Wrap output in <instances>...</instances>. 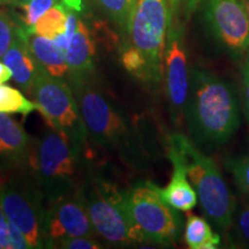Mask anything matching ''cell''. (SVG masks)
Wrapping results in <instances>:
<instances>
[{
    "label": "cell",
    "mask_w": 249,
    "mask_h": 249,
    "mask_svg": "<svg viewBox=\"0 0 249 249\" xmlns=\"http://www.w3.org/2000/svg\"><path fill=\"white\" fill-rule=\"evenodd\" d=\"M191 140L198 148L225 144L240 127V114L231 86L213 71L194 67L183 107Z\"/></svg>",
    "instance_id": "1"
},
{
    "label": "cell",
    "mask_w": 249,
    "mask_h": 249,
    "mask_svg": "<svg viewBox=\"0 0 249 249\" xmlns=\"http://www.w3.org/2000/svg\"><path fill=\"white\" fill-rule=\"evenodd\" d=\"M88 138L99 147L113 151L124 163H142L141 143L126 113L96 83L95 76L70 81Z\"/></svg>",
    "instance_id": "2"
},
{
    "label": "cell",
    "mask_w": 249,
    "mask_h": 249,
    "mask_svg": "<svg viewBox=\"0 0 249 249\" xmlns=\"http://www.w3.org/2000/svg\"><path fill=\"white\" fill-rule=\"evenodd\" d=\"M167 152L178 156L194 187L205 217L220 231L233 225L235 200L213 158L182 134H171Z\"/></svg>",
    "instance_id": "3"
},
{
    "label": "cell",
    "mask_w": 249,
    "mask_h": 249,
    "mask_svg": "<svg viewBox=\"0 0 249 249\" xmlns=\"http://www.w3.org/2000/svg\"><path fill=\"white\" fill-rule=\"evenodd\" d=\"M83 149L66 134L53 128L34 140L28 169L44 194L45 201L75 191L81 186Z\"/></svg>",
    "instance_id": "4"
},
{
    "label": "cell",
    "mask_w": 249,
    "mask_h": 249,
    "mask_svg": "<svg viewBox=\"0 0 249 249\" xmlns=\"http://www.w3.org/2000/svg\"><path fill=\"white\" fill-rule=\"evenodd\" d=\"M83 200L96 233L108 244H139L129 219L124 192L99 174L87 171L81 182Z\"/></svg>",
    "instance_id": "5"
},
{
    "label": "cell",
    "mask_w": 249,
    "mask_h": 249,
    "mask_svg": "<svg viewBox=\"0 0 249 249\" xmlns=\"http://www.w3.org/2000/svg\"><path fill=\"white\" fill-rule=\"evenodd\" d=\"M124 195L139 244L170 246L178 241L182 231V219L178 210L161 198L157 186L150 181L138 182L124 191Z\"/></svg>",
    "instance_id": "6"
},
{
    "label": "cell",
    "mask_w": 249,
    "mask_h": 249,
    "mask_svg": "<svg viewBox=\"0 0 249 249\" xmlns=\"http://www.w3.org/2000/svg\"><path fill=\"white\" fill-rule=\"evenodd\" d=\"M30 97L52 128L66 134L80 147H87L88 132L70 83L60 77L50 75L39 67Z\"/></svg>",
    "instance_id": "7"
},
{
    "label": "cell",
    "mask_w": 249,
    "mask_h": 249,
    "mask_svg": "<svg viewBox=\"0 0 249 249\" xmlns=\"http://www.w3.org/2000/svg\"><path fill=\"white\" fill-rule=\"evenodd\" d=\"M171 18L169 0H138L130 20L126 44L147 59L154 83L163 79V62Z\"/></svg>",
    "instance_id": "8"
},
{
    "label": "cell",
    "mask_w": 249,
    "mask_h": 249,
    "mask_svg": "<svg viewBox=\"0 0 249 249\" xmlns=\"http://www.w3.org/2000/svg\"><path fill=\"white\" fill-rule=\"evenodd\" d=\"M0 205L30 248H46L45 196L35 180L13 179L0 186Z\"/></svg>",
    "instance_id": "9"
},
{
    "label": "cell",
    "mask_w": 249,
    "mask_h": 249,
    "mask_svg": "<svg viewBox=\"0 0 249 249\" xmlns=\"http://www.w3.org/2000/svg\"><path fill=\"white\" fill-rule=\"evenodd\" d=\"M204 17L211 34L231 57H247L249 17L242 0H207Z\"/></svg>",
    "instance_id": "10"
},
{
    "label": "cell",
    "mask_w": 249,
    "mask_h": 249,
    "mask_svg": "<svg viewBox=\"0 0 249 249\" xmlns=\"http://www.w3.org/2000/svg\"><path fill=\"white\" fill-rule=\"evenodd\" d=\"M46 248L67 236H95L81 186L75 191L45 201Z\"/></svg>",
    "instance_id": "11"
},
{
    "label": "cell",
    "mask_w": 249,
    "mask_h": 249,
    "mask_svg": "<svg viewBox=\"0 0 249 249\" xmlns=\"http://www.w3.org/2000/svg\"><path fill=\"white\" fill-rule=\"evenodd\" d=\"M189 75L191 70L187 60L183 29L179 23V15L171 12L164 52L163 79L167 101L176 116L183 113L189 89Z\"/></svg>",
    "instance_id": "12"
},
{
    "label": "cell",
    "mask_w": 249,
    "mask_h": 249,
    "mask_svg": "<svg viewBox=\"0 0 249 249\" xmlns=\"http://www.w3.org/2000/svg\"><path fill=\"white\" fill-rule=\"evenodd\" d=\"M34 140L18 121L0 112V157L12 166L28 169Z\"/></svg>",
    "instance_id": "13"
},
{
    "label": "cell",
    "mask_w": 249,
    "mask_h": 249,
    "mask_svg": "<svg viewBox=\"0 0 249 249\" xmlns=\"http://www.w3.org/2000/svg\"><path fill=\"white\" fill-rule=\"evenodd\" d=\"M68 66V82L95 76V45L89 28L79 20L75 34L65 52Z\"/></svg>",
    "instance_id": "14"
},
{
    "label": "cell",
    "mask_w": 249,
    "mask_h": 249,
    "mask_svg": "<svg viewBox=\"0 0 249 249\" xmlns=\"http://www.w3.org/2000/svg\"><path fill=\"white\" fill-rule=\"evenodd\" d=\"M1 60L12 71L13 79L17 85L30 97L31 89H33V85L35 82L39 67L23 38L20 26H18L17 36H15L11 48L8 49Z\"/></svg>",
    "instance_id": "15"
},
{
    "label": "cell",
    "mask_w": 249,
    "mask_h": 249,
    "mask_svg": "<svg viewBox=\"0 0 249 249\" xmlns=\"http://www.w3.org/2000/svg\"><path fill=\"white\" fill-rule=\"evenodd\" d=\"M167 156L173 166L172 177L170 182L163 188L157 186V191L170 207L178 211H191L197 204V194L189 182L185 166L178 156L172 152H167Z\"/></svg>",
    "instance_id": "16"
},
{
    "label": "cell",
    "mask_w": 249,
    "mask_h": 249,
    "mask_svg": "<svg viewBox=\"0 0 249 249\" xmlns=\"http://www.w3.org/2000/svg\"><path fill=\"white\" fill-rule=\"evenodd\" d=\"M21 31L37 65L48 71L50 75L64 79L68 73L64 50L59 48L52 39L40 36L34 31L23 28H21Z\"/></svg>",
    "instance_id": "17"
},
{
    "label": "cell",
    "mask_w": 249,
    "mask_h": 249,
    "mask_svg": "<svg viewBox=\"0 0 249 249\" xmlns=\"http://www.w3.org/2000/svg\"><path fill=\"white\" fill-rule=\"evenodd\" d=\"M183 240L191 249H216L220 247V235L203 217L188 214L183 229Z\"/></svg>",
    "instance_id": "18"
},
{
    "label": "cell",
    "mask_w": 249,
    "mask_h": 249,
    "mask_svg": "<svg viewBox=\"0 0 249 249\" xmlns=\"http://www.w3.org/2000/svg\"><path fill=\"white\" fill-rule=\"evenodd\" d=\"M68 9L64 5L58 4L50 8L46 13L39 18L31 30L49 39H55L66 31Z\"/></svg>",
    "instance_id": "19"
},
{
    "label": "cell",
    "mask_w": 249,
    "mask_h": 249,
    "mask_svg": "<svg viewBox=\"0 0 249 249\" xmlns=\"http://www.w3.org/2000/svg\"><path fill=\"white\" fill-rule=\"evenodd\" d=\"M138 0H96L97 5L117 24L124 34H128L130 20Z\"/></svg>",
    "instance_id": "20"
},
{
    "label": "cell",
    "mask_w": 249,
    "mask_h": 249,
    "mask_svg": "<svg viewBox=\"0 0 249 249\" xmlns=\"http://www.w3.org/2000/svg\"><path fill=\"white\" fill-rule=\"evenodd\" d=\"M13 4L21 11V14L18 15L20 20L18 26L23 29H31L43 14L60 2L59 0H18Z\"/></svg>",
    "instance_id": "21"
},
{
    "label": "cell",
    "mask_w": 249,
    "mask_h": 249,
    "mask_svg": "<svg viewBox=\"0 0 249 249\" xmlns=\"http://www.w3.org/2000/svg\"><path fill=\"white\" fill-rule=\"evenodd\" d=\"M120 59L124 70L129 71L132 75L138 77L139 80L144 81V82L154 83L147 59L138 49L129 44H124L123 50H121Z\"/></svg>",
    "instance_id": "22"
},
{
    "label": "cell",
    "mask_w": 249,
    "mask_h": 249,
    "mask_svg": "<svg viewBox=\"0 0 249 249\" xmlns=\"http://www.w3.org/2000/svg\"><path fill=\"white\" fill-rule=\"evenodd\" d=\"M239 189L249 197V155L227 161Z\"/></svg>",
    "instance_id": "23"
},
{
    "label": "cell",
    "mask_w": 249,
    "mask_h": 249,
    "mask_svg": "<svg viewBox=\"0 0 249 249\" xmlns=\"http://www.w3.org/2000/svg\"><path fill=\"white\" fill-rule=\"evenodd\" d=\"M18 24L5 11H0V59H2L17 36Z\"/></svg>",
    "instance_id": "24"
},
{
    "label": "cell",
    "mask_w": 249,
    "mask_h": 249,
    "mask_svg": "<svg viewBox=\"0 0 249 249\" xmlns=\"http://www.w3.org/2000/svg\"><path fill=\"white\" fill-rule=\"evenodd\" d=\"M51 247L66 249H99L101 244L93 239V236H67L54 241Z\"/></svg>",
    "instance_id": "25"
},
{
    "label": "cell",
    "mask_w": 249,
    "mask_h": 249,
    "mask_svg": "<svg viewBox=\"0 0 249 249\" xmlns=\"http://www.w3.org/2000/svg\"><path fill=\"white\" fill-rule=\"evenodd\" d=\"M233 223H235L236 235L246 245H249V203L244 204L234 213Z\"/></svg>",
    "instance_id": "26"
},
{
    "label": "cell",
    "mask_w": 249,
    "mask_h": 249,
    "mask_svg": "<svg viewBox=\"0 0 249 249\" xmlns=\"http://www.w3.org/2000/svg\"><path fill=\"white\" fill-rule=\"evenodd\" d=\"M171 12L180 14H188L197 7L203 0H169Z\"/></svg>",
    "instance_id": "27"
},
{
    "label": "cell",
    "mask_w": 249,
    "mask_h": 249,
    "mask_svg": "<svg viewBox=\"0 0 249 249\" xmlns=\"http://www.w3.org/2000/svg\"><path fill=\"white\" fill-rule=\"evenodd\" d=\"M242 92L247 118L249 120V54L246 57L244 67H242Z\"/></svg>",
    "instance_id": "28"
},
{
    "label": "cell",
    "mask_w": 249,
    "mask_h": 249,
    "mask_svg": "<svg viewBox=\"0 0 249 249\" xmlns=\"http://www.w3.org/2000/svg\"><path fill=\"white\" fill-rule=\"evenodd\" d=\"M13 77V74H12V71L9 70L7 65H5L4 61H0V85L7 82Z\"/></svg>",
    "instance_id": "29"
},
{
    "label": "cell",
    "mask_w": 249,
    "mask_h": 249,
    "mask_svg": "<svg viewBox=\"0 0 249 249\" xmlns=\"http://www.w3.org/2000/svg\"><path fill=\"white\" fill-rule=\"evenodd\" d=\"M245 4V7L247 9V13H248V17H249V0H242Z\"/></svg>",
    "instance_id": "30"
},
{
    "label": "cell",
    "mask_w": 249,
    "mask_h": 249,
    "mask_svg": "<svg viewBox=\"0 0 249 249\" xmlns=\"http://www.w3.org/2000/svg\"><path fill=\"white\" fill-rule=\"evenodd\" d=\"M14 0H0V5L1 4H8V2H13Z\"/></svg>",
    "instance_id": "31"
},
{
    "label": "cell",
    "mask_w": 249,
    "mask_h": 249,
    "mask_svg": "<svg viewBox=\"0 0 249 249\" xmlns=\"http://www.w3.org/2000/svg\"><path fill=\"white\" fill-rule=\"evenodd\" d=\"M2 216H5V213H4V211H2V209H1V205H0V218H1Z\"/></svg>",
    "instance_id": "32"
},
{
    "label": "cell",
    "mask_w": 249,
    "mask_h": 249,
    "mask_svg": "<svg viewBox=\"0 0 249 249\" xmlns=\"http://www.w3.org/2000/svg\"><path fill=\"white\" fill-rule=\"evenodd\" d=\"M2 183H4V179H2L1 174H0V186H1V185H2Z\"/></svg>",
    "instance_id": "33"
},
{
    "label": "cell",
    "mask_w": 249,
    "mask_h": 249,
    "mask_svg": "<svg viewBox=\"0 0 249 249\" xmlns=\"http://www.w3.org/2000/svg\"><path fill=\"white\" fill-rule=\"evenodd\" d=\"M15 1H18V0H14V1H13V2H15ZM13 2H12V4H13Z\"/></svg>",
    "instance_id": "34"
}]
</instances>
